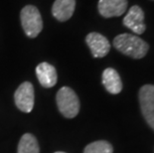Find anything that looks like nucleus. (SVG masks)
Wrapping results in <instances>:
<instances>
[{"instance_id":"obj_8","label":"nucleus","mask_w":154,"mask_h":153,"mask_svg":"<svg viewBox=\"0 0 154 153\" xmlns=\"http://www.w3.org/2000/svg\"><path fill=\"white\" fill-rule=\"evenodd\" d=\"M97 8L104 18L119 17L126 11L127 0H100Z\"/></svg>"},{"instance_id":"obj_9","label":"nucleus","mask_w":154,"mask_h":153,"mask_svg":"<svg viewBox=\"0 0 154 153\" xmlns=\"http://www.w3.org/2000/svg\"><path fill=\"white\" fill-rule=\"evenodd\" d=\"M36 76L39 83L44 87H52L57 84V71L55 67L46 63H41L36 67Z\"/></svg>"},{"instance_id":"obj_12","label":"nucleus","mask_w":154,"mask_h":153,"mask_svg":"<svg viewBox=\"0 0 154 153\" xmlns=\"http://www.w3.org/2000/svg\"><path fill=\"white\" fill-rule=\"evenodd\" d=\"M40 148L36 137L31 133H26L21 137L17 153H39Z\"/></svg>"},{"instance_id":"obj_4","label":"nucleus","mask_w":154,"mask_h":153,"mask_svg":"<svg viewBox=\"0 0 154 153\" xmlns=\"http://www.w3.org/2000/svg\"><path fill=\"white\" fill-rule=\"evenodd\" d=\"M139 103L144 118L154 130V86L145 84L139 90Z\"/></svg>"},{"instance_id":"obj_3","label":"nucleus","mask_w":154,"mask_h":153,"mask_svg":"<svg viewBox=\"0 0 154 153\" xmlns=\"http://www.w3.org/2000/svg\"><path fill=\"white\" fill-rule=\"evenodd\" d=\"M20 20L25 34L30 38H35L43 29V20L38 8L27 5L21 10Z\"/></svg>"},{"instance_id":"obj_6","label":"nucleus","mask_w":154,"mask_h":153,"mask_svg":"<svg viewBox=\"0 0 154 153\" xmlns=\"http://www.w3.org/2000/svg\"><path fill=\"white\" fill-rule=\"evenodd\" d=\"M86 42L94 58H103L109 54L110 50V44L109 40L97 32L90 33L86 37Z\"/></svg>"},{"instance_id":"obj_11","label":"nucleus","mask_w":154,"mask_h":153,"mask_svg":"<svg viewBox=\"0 0 154 153\" xmlns=\"http://www.w3.org/2000/svg\"><path fill=\"white\" fill-rule=\"evenodd\" d=\"M103 84L107 92L112 94H117L122 90V82L119 75L112 68H107L103 71Z\"/></svg>"},{"instance_id":"obj_7","label":"nucleus","mask_w":154,"mask_h":153,"mask_svg":"<svg viewBox=\"0 0 154 153\" xmlns=\"http://www.w3.org/2000/svg\"><path fill=\"white\" fill-rule=\"evenodd\" d=\"M123 25L135 34H142L146 29L144 24V12L139 6L134 5L123 18Z\"/></svg>"},{"instance_id":"obj_2","label":"nucleus","mask_w":154,"mask_h":153,"mask_svg":"<svg viewBox=\"0 0 154 153\" xmlns=\"http://www.w3.org/2000/svg\"><path fill=\"white\" fill-rule=\"evenodd\" d=\"M56 100L59 110L65 118H73L78 115L80 112V100L77 93L71 87H61L57 93Z\"/></svg>"},{"instance_id":"obj_5","label":"nucleus","mask_w":154,"mask_h":153,"mask_svg":"<svg viewBox=\"0 0 154 153\" xmlns=\"http://www.w3.org/2000/svg\"><path fill=\"white\" fill-rule=\"evenodd\" d=\"M15 105L23 112H31L34 107L35 93L33 84L29 82H24L14 93Z\"/></svg>"},{"instance_id":"obj_13","label":"nucleus","mask_w":154,"mask_h":153,"mask_svg":"<svg viewBox=\"0 0 154 153\" xmlns=\"http://www.w3.org/2000/svg\"><path fill=\"white\" fill-rule=\"evenodd\" d=\"M113 148L109 142L106 140H97L86 146L84 153H112Z\"/></svg>"},{"instance_id":"obj_10","label":"nucleus","mask_w":154,"mask_h":153,"mask_svg":"<svg viewBox=\"0 0 154 153\" xmlns=\"http://www.w3.org/2000/svg\"><path fill=\"white\" fill-rule=\"evenodd\" d=\"M76 8V0H55L52 6V14L58 21L64 22L73 16Z\"/></svg>"},{"instance_id":"obj_1","label":"nucleus","mask_w":154,"mask_h":153,"mask_svg":"<svg viewBox=\"0 0 154 153\" xmlns=\"http://www.w3.org/2000/svg\"><path fill=\"white\" fill-rule=\"evenodd\" d=\"M117 51L133 59H141L148 52L149 46L145 41L131 34H120L113 40Z\"/></svg>"},{"instance_id":"obj_14","label":"nucleus","mask_w":154,"mask_h":153,"mask_svg":"<svg viewBox=\"0 0 154 153\" xmlns=\"http://www.w3.org/2000/svg\"><path fill=\"white\" fill-rule=\"evenodd\" d=\"M55 153H65V152H61V151H59V152H55Z\"/></svg>"}]
</instances>
